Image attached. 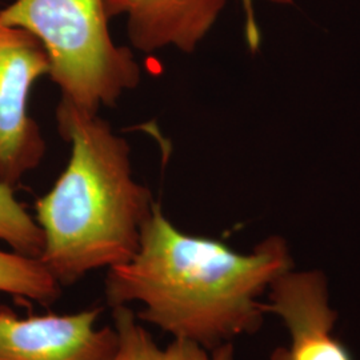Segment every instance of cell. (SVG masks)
<instances>
[{
	"instance_id": "obj_1",
	"label": "cell",
	"mask_w": 360,
	"mask_h": 360,
	"mask_svg": "<svg viewBox=\"0 0 360 360\" xmlns=\"http://www.w3.org/2000/svg\"><path fill=\"white\" fill-rule=\"evenodd\" d=\"M290 270L282 238L242 254L180 231L155 203L135 257L107 270L104 295L111 309L139 304L138 319L172 339L215 348L257 333L267 315L260 297Z\"/></svg>"
},
{
	"instance_id": "obj_2",
	"label": "cell",
	"mask_w": 360,
	"mask_h": 360,
	"mask_svg": "<svg viewBox=\"0 0 360 360\" xmlns=\"http://www.w3.org/2000/svg\"><path fill=\"white\" fill-rule=\"evenodd\" d=\"M56 120L71 154L51 190L37 200L35 220L43 233L39 260L68 287L135 257L156 202L134 179L129 143L107 120L65 99Z\"/></svg>"
},
{
	"instance_id": "obj_3",
	"label": "cell",
	"mask_w": 360,
	"mask_h": 360,
	"mask_svg": "<svg viewBox=\"0 0 360 360\" xmlns=\"http://www.w3.org/2000/svg\"><path fill=\"white\" fill-rule=\"evenodd\" d=\"M108 20L104 0H13L0 10V22L43 44L62 99L91 114L112 107L142 79L134 52L116 44Z\"/></svg>"
},
{
	"instance_id": "obj_4",
	"label": "cell",
	"mask_w": 360,
	"mask_h": 360,
	"mask_svg": "<svg viewBox=\"0 0 360 360\" xmlns=\"http://www.w3.org/2000/svg\"><path fill=\"white\" fill-rule=\"evenodd\" d=\"M50 68L38 39L0 22V183L13 190L46 154V142L28 104L32 86L50 75Z\"/></svg>"
},
{
	"instance_id": "obj_5",
	"label": "cell",
	"mask_w": 360,
	"mask_h": 360,
	"mask_svg": "<svg viewBox=\"0 0 360 360\" xmlns=\"http://www.w3.org/2000/svg\"><path fill=\"white\" fill-rule=\"evenodd\" d=\"M101 312L19 316L0 306V360H112L117 334L98 326Z\"/></svg>"
},
{
	"instance_id": "obj_6",
	"label": "cell",
	"mask_w": 360,
	"mask_h": 360,
	"mask_svg": "<svg viewBox=\"0 0 360 360\" xmlns=\"http://www.w3.org/2000/svg\"><path fill=\"white\" fill-rule=\"evenodd\" d=\"M264 311L279 316L290 334V345L275 348L270 360H354L335 338L338 315L322 272H284L271 284Z\"/></svg>"
},
{
	"instance_id": "obj_7",
	"label": "cell",
	"mask_w": 360,
	"mask_h": 360,
	"mask_svg": "<svg viewBox=\"0 0 360 360\" xmlns=\"http://www.w3.org/2000/svg\"><path fill=\"white\" fill-rule=\"evenodd\" d=\"M227 0H104L110 19L124 16L135 50L191 52L206 38Z\"/></svg>"
},
{
	"instance_id": "obj_8",
	"label": "cell",
	"mask_w": 360,
	"mask_h": 360,
	"mask_svg": "<svg viewBox=\"0 0 360 360\" xmlns=\"http://www.w3.org/2000/svg\"><path fill=\"white\" fill-rule=\"evenodd\" d=\"M117 347L112 360H235L233 343L206 348L198 343L172 339L160 346L129 306L112 309Z\"/></svg>"
},
{
	"instance_id": "obj_9",
	"label": "cell",
	"mask_w": 360,
	"mask_h": 360,
	"mask_svg": "<svg viewBox=\"0 0 360 360\" xmlns=\"http://www.w3.org/2000/svg\"><path fill=\"white\" fill-rule=\"evenodd\" d=\"M0 292L52 304L62 295V287L38 257L0 250Z\"/></svg>"
},
{
	"instance_id": "obj_10",
	"label": "cell",
	"mask_w": 360,
	"mask_h": 360,
	"mask_svg": "<svg viewBox=\"0 0 360 360\" xmlns=\"http://www.w3.org/2000/svg\"><path fill=\"white\" fill-rule=\"evenodd\" d=\"M0 240L26 257H38L43 250V233L15 198L13 188L0 183Z\"/></svg>"
},
{
	"instance_id": "obj_11",
	"label": "cell",
	"mask_w": 360,
	"mask_h": 360,
	"mask_svg": "<svg viewBox=\"0 0 360 360\" xmlns=\"http://www.w3.org/2000/svg\"><path fill=\"white\" fill-rule=\"evenodd\" d=\"M242 4L245 16V32L247 43L252 51L257 50L260 43V31L257 26V13H255V0H239Z\"/></svg>"
}]
</instances>
